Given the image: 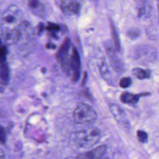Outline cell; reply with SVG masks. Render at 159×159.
Listing matches in <instances>:
<instances>
[{
	"instance_id": "obj_1",
	"label": "cell",
	"mask_w": 159,
	"mask_h": 159,
	"mask_svg": "<svg viewBox=\"0 0 159 159\" xmlns=\"http://www.w3.org/2000/svg\"><path fill=\"white\" fill-rule=\"evenodd\" d=\"M100 137L99 130L94 127L76 131L71 135V140L78 147L89 148L94 145Z\"/></svg>"
},
{
	"instance_id": "obj_2",
	"label": "cell",
	"mask_w": 159,
	"mask_h": 159,
	"mask_svg": "<svg viewBox=\"0 0 159 159\" xmlns=\"http://www.w3.org/2000/svg\"><path fill=\"white\" fill-rule=\"evenodd\" d=\"M73 117L76 124H91L96 120L97 113L90 106L80 103L73 111Z\"/></svg>"
},
{
	"instance_id": "obj_3",
	"label": "cell",
	"mask_w": 159,
	"mask_h": 159,
	"mask_svg": "<svg viewBox=\"0 0 159 159\" xmlns=\"http://www.w3.org/2000/svg\"><path fill=\"white\" fill-rule=\"evenodd\" d=\"M71 47V41L69 38H66L61 45L57 53V58L59 61L63 70L66 73H69V62L71 54L70 50Z\"/></svg>"
},
{
	"instance_id": "obj_4",
	"label": "cell",
	"mask_w": 159,
	"mask_h": 159,
	"mask_svg": "<svg viewBox=\"0 0 159 159\" xmlns=\"http://www.w3.org/2000/svg\"><path fill=\"white\" fill-rule=\"evenodd\" d=\"M69 73L73 83L78 81L81 74L80 57L76 48L73 47L71 52V57L69 62Z\"/></svg>"
},
{
	"instance_id": "obj_5",
	"label": "cell",
	"mask_w": 159,
	"mask_h": 159,
	"mask_svg": "<svg viewBox=\"0 0 159 159\" xmlns=\"http://www.w3.org/2000/svg\"><path fill=\"white\" fill-rule=\"evenodd\" d=\"M21 15L20 9L16 5L9 6L1 15V24H13L19 20Z\"/></svg>"
},
{
	"instance_id": "obj_6",
	"label": "cell",
	"mask_w": 159,
	"mask_h": 159,
	"mask_svg": "<svg viewBox=\"0 0 159 159\" xmlns=\"http://www.w3.org/2000/svg\"><path fill=\"white\" fill-rule=\"evenodd\" d=\"M106 149V145H100L93 150L78 155L76 159H101L105 154Z\"/></svg>"
},
{
	"instance_id": "obj_7",
	"label": "cell",
	"mask_w": 159,
	"mask_h": 159,
	"mask_svg": "<svg viewBox=\"0 0 159 159\" xmlns=\"http://www.w3.org/2000/svg\"><path fill=\"white\" fill-rule=\"evenodd\" d=\"M1 40L4 43L12 45L16 43L20 38V32L15 29H5L1 30Z\"/></svg>"
},
{
	"instance_id": "obj_8",
	"label": "cell",
	"mask_w": 159,
	"mask_h": 159,
	"mask_svg": "<svg viewBox=\"0 0 159 159\" xmlns=\"http://www.w3.org/2000/svg\"><path fill=\"white\" fill-rule=\"evenodd\" d=\"M80 3L75 1H63L60 2V7L63 12L68 16L78 14L80 11Z\"/></svg>"
},
{
	"instance_id": "obj_9",
	"label": "cell",
	"mask_w": 159,
	"mask_h": 159,
	"mask_svg": "<svg viewBox=\"0 0 159 159\" xmlns=\"http://www.w3.org/2000/svg\"><path fill=\"white\" fill-rule=\"evenodd\" d=\"M106 52L109 58V61L112 68L117 72H119L123 70V66L121 61L116 55L114 50L109 45L106 47Z\"/></svg>"
},
{
	"instance_id": "obj_10",
	"label": "cell",
	"mask_w": 159,
	"mask_h": 159,
	"mask_svg": "<svg viewBox=\"0 0 159 159\" xmlns=\"http://www.w3.org/2000/svg\"><path fill=\"white\" fill-rule=\"evenodd\" d=\"M109 107L111 112L112 113L113 117L115 118L116 121L120 124H125L127 121L126 116L124 112L120 109L116 104H110Z\"/></svg>"
},
{
	"instance_id": "obj_11",
	"label": "cell",
	"mask_w": 159,
	"mask_h": 159,
	"mask_svg": "<svg viewBox=\"0 0 159 159\" xmlns=\"http://www.w3.org/2000/svg\"><path fill=\"white\" fill-rule=\"evenodd\" d=\"M148 93H143V94H132L128 92H124L121 94L120 96V99L123 103L129 104H135L139 101V98L143 95H147Z\"/></svg>"
},
{
	"instance_id": "obj_12",
	"label": "cell",
	"mask_w": 159,
	"mask_h": 159,
	"mask_svg": "<svg viewBox=\"0 0 159 159\" xmlns=\"http://www.w3.org/2000/svg\"><path fill=\"white\" fill-rule=\"evenodd\" d=\"M0 78L1 85H7L9 81V70L6 60H1Z\"/></svg>"
},
{
	"instance_id": "obj_13",
	"label": "cell",
	"mask_w": 159,
	"mask_h": 159,
	"mask_svg": "<svg viewBox=\"0 0 159 159\" xmlns=\"http://www.w3.org/2000/svg\"><path fill=\"white\" fill-rule=\"evenodd\" d=\"M27 6L34 14H41L43 12V5L39 1H27Z\"/></svg>"
},
{
	"instance_id": "obj_14",
	"label": "cell",
	"mask_w": 159,
	"mask_h": 159,
	"mask_svg": "<svg viewBox=\"0 0 159 159\" xmlns=\"http://www.w3.org/2000/svg\"><path fill=\"white\" fill-rule=\"evenodd\" d=\"M135 76L140 80L147 79L150 76V71L148 70H143L142 68H137L134 70Z\"/></svg>"
},
{
	"instance_id": "obj_15",
	"label": "cell",
	"mask_w": 159,
	"mask_h": 159,
	"mask_svg": "<svg viewBox=\"0 0 159 159\" xmlns=\"http://www.w3.org/2000/svg\"><path fill=\"white\" fill-rule=\"evenodd\" d=\"M111 32H112V37L114 44V48L116 50L119 51L120 50V42H119V38L118 34L116 31V29L115 28L114 25L111 23Z\"/></svg>"
},
{
	"instance_id": "obj_16",
	"label": "cell",
	"mask_w": 159,
	"mask_h": 159,
	"mask_svg": "<svg viewBox=\"0 0 159 159\" xmlns=\"http://www.w3.org/2000/svg\"><path fill=\"white\" fill-rule=\"evenodd\" d=\"M99 70L101 75L103 76L104 78L105 79H109V74L110 71H109L108 66L106 62H102L99 67Z\"/></svg>"
},
{
	"instance_id": "obj_17",
	"label": "cell",
	"mask_w": 159,
	"mask_h": 159,
	"mask_svg": "<svg viewBox=\"0 0 159 159\" xmlns=\"http://www.w3.org/2000/svg\"><path fill=\"white\" fill-rule=\"evenodd\" d=\"M137 135L139 140L142 143H146L148 141V135L147 134L141 130H139L137 132Z\"/></svg>"
},
{
	"instance_id": "obj_18",
	"label": "cell",
	"mask_w": 159,
	"mask_h": 159,
	"mask_svg": "<svg viewBox=\"0 0 159 159\" xmlns=\"http://www.w3.org/2000/svg\"><path fill=\"white\" fill-rule=\"evenodd\" d=\"M132 83V80L129 77L122 78L119 81V86L122 88H126L130 86Z\"/></svg>"
},
{
	"instance_id": "obj_19",
	"label": "cell",
	"mask_w": 159,
	"mask_h": 159,
	"mask_svg": "<svg viewBox=\"0 0 159 159\" xmlns=\"http://www.w3.org/2000/svg\"><path fill=\"white\" fill-rule=\"evenodd\" d=\"M47 29L48 31H50L52 34L55 35L56 32L59 31L60 28V25H58V24H51L50 23L47 27Z\"/></svg>"
},
{
	"instance_id": "obj_20",
	"label": "cell",
	"mask_w": 159,
	"mask_h": 159,
	"mask_svg": "<svg viewBox=\"0 0 159 159\" xmlns=\"http://www.w3.org/2000/svg\"><path fill=\"white\" fill-rule=\"evenodd\" d=\"M1 60H6V57L7 54V48L4 45H2L0 49Z\"/></svg>"
},
{
	"instance_id": "obj_21",
	"label": "cell",
	"mask_w": 159,
	"mask_h": 159,
	"mask_svg": "<svg viewBox=\"0 0 159 159\" xmlns=\"http://www.w3.org/2000/svg\"><path fill=\"white\" fill-rule=\"evenodd\" d=\"M0 134H1V137H0L1 143L2 144H4L6 142V135L5 130H4V129L2 127H1Z\"/></svg>"
},
{
	"instance_id": "obj_22",
	"label": "cell",
	"mask_w": 159,
	"mask_h": 159,
	"mask_svg": "<svg viewBox=\"0 0 159 159\" xmlns=\"http://www.w3.org/2000/svg\"><path fill=\"white\" fill-rule=\"evenodd\" d=\"M128 35L132 38V39H134V38H136L139 36V32L138 31V30H130L128 32Z\"/></svg>"
},
{
	"instance_id": "obj_23",
	"label": "cell",
	"mask_w": 159,
	"mask_h": 159,
	"mask_svg": "<svg viewBox=\"0 0 159 159\" xmlns=\"http://www.w3.org/2000/svg\"><path fill=\"white\" fill-rule=\"evenodd\" d=\"M0 159H5L4 154L2 152V150H1V154H0Z\"/></svg>"
},
{
	"instance_id": "obj_24",
	"label": "cell",
	"mask_w": 159,
	"mask_h": 159,
	"mask_svg": "<svg viewBox=\"0 0 159 159\" xmlns=\"http://www.w3.org/2000/svg\"><path fill=\"white\" fill-rule=\"evenodd\" d=\"M103 159H109V158H103Z\"/></svg>"
}]
</instances>
